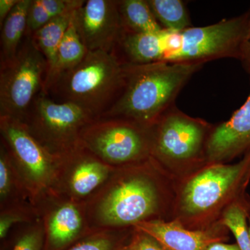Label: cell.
<instances>
[{"mask_svg":"<svg viewBox=\"0 0 250 250\" xmlns=\"http://www.w3.org/2000/svg\"><path fill=\"white\" fill-rule=\"evenodd\" d=\"M176 183L152 157L116 167L85 202L90 229H122L143 222L172 221Z\"/></svg>","mask_w":250,"mask_h":250,"instance_id":"1","label":"cell"},{"mask_svg":"<svg viewBox=\"0 0 250 250\" xmlns=\"http://www.w3.org/2000/svg\"><path fill=\"white\" fill-rule=\"evenodd\" d=\"M250 152L235 164H208L177 181L172 221L190 230L220 222L230 206L250 200Z\"/></svg>","mask_w":250,"mask_h":250,"instance_id":"2","label":"cell"},{"mask_svg":"<svg viewBox=\"0 0 250 250\" xmlns=\"http://www.w3.org/2000/svg\"><path fill=\"white\" fill-rule=\"evenodd\" d=\"M124 64V88L116 103L101 118H125L149 126H154L175 105L179 92L202 66L166 62Z\"/></svg>","mask_w":250,"mask_h":250,"instance_id":"3","label":"cell"},{"mask_svg":"<svg viewBox=\"0 0 250 250\" xmlns=\"http://www.w3.org/2000/svg\"><path fill=\"white\" fill-rule=\"evenodd\" d=\"M124 85L125 64L116 54L88 51L42 91L54 101L73 104L98 119L116 103Z\"/></svg>","mask_w":250,"mask_h":250,"instance_id":"4","label":"cell"},{"mask_svg":"<svg viewBox=\"0 0 250 250\" xmlns=\"http://www.w3.org/2000/svg\"><path fill=\"white\" fill-rule=\"evenodd\" d=\"M213 126L174 105L154 125L152 157L176 182L190 175L207 165V143Z\"/></svg>","mask_w":250,"mask_h":250,"instance_id":"5","label":"cell"},{"mask_svg":"<svg viewBox=\"0 0 250 250\" xmlns=\"http://www.w3.org/2000/svg\"><path fill=\"white\" fill-rule=\"evenodd\" d=\"M154 126L125 118H98L82 130L81 143L113 167L139 164L152 157Z\"/></svg>","mask_w":250,"mask_h":250,"instance_id":"6","label":"cell"},{"mask_svg":"<svg viewBox=\"0 0 250 250\" xmlns=\"http://www.w3.org/2000/svg\"><path fill=\"white\" fill-rule=\"evenodd\" d=\"M1 143L34 205L53 191L59 157L45 149L22 121L0 117Z\"/></svg>","mask_w":250,"mask_h":250,"instance_id":"7","label":"cell"},{"mask_svg":"<svg viewBox=\"0 0 250 250\" xmlns=\"http://www.w3.org/2000/svg\"><path fill=\"white\" fill-rule=\"evenodd\" d=\"M95 120L80 106L57 103L41 91L31 103L22 123L49 152L61 156L82 146L81 133Z\"/></svg>","mask_w":250,"mask_h":250,"instance_id":"8","label":"cell"},{"mask_svg":"<svg viewBox=\"0 0 250 250\" xmlns=\"http://www.w3.org/2000/svg\"><path fill=\"white\" fill-rule=\"evenodd\" d=\"M49 65L30 37H24L16 58L0 67V117L23 121L43 90Z\"/></svg>","mask_w":250,"mask_h":250,"instance_id":"9","label":"cell"},{"mask_svg":"<svg viewBox=\"0 0 250 250\" xmlns=\"http://www.w3.org/2000/svg\"><path fill=\"white\" fill-rule=\"evenodd\" d=\"M250 11L205 27H189L182 31V47L166 62L203 65L215 59L241 61L248 36Z\"/></svg>","mask_w":250,"mask_h":250,"instance_id":"10","label":"cell"},{"mask_svg":"<svg viewBox=\"0 0 250 250\" xmlns=\"http://www.w3.org/2000/svg\"><path fill=\"white\" fill-rule=\"evenodd\" d=\"M36 209L49 250L65 249L94 232L88 225L85 202L51 192L37 202Z\"/></svg>","mask_w":250,"mask_h":250,"instance_id":"11","label":"cell"},{"mask_svg":"<svg viewBox=\"0 0 250 250\" xmlns=\"http://www.w3.org/2000/svg\"><path fill=\"white\" fill-rule=\"evenodd\" d=\"M116 167L80 146L59 157L52 192L75 201L86 202L109 178Z\"/></svg>","mask_w":250,"mask_h":250,"instance_id":"12","label":"cell"},{"mask_svg":"<svg viewBox=\"0 0 250 250\" xmlns=\"http://www.w3.org/2000/svg\"><path fill=\"white\" fill-rule=\"evenodd\" d=\"M74 22L87 50L114 53L125 30L116 0H87L75 11Z\"/></svg>","mask_w":250,"mask_h":250,"instance_id":"13","label":"cell"},{"mask_svg":"<svg viewBox=\"0 0 250 250\" xmlns=\"http://www.w3.org/2000/svg\"><path fill=\"white\" fill-rule=\"evenodd\" d=\"M250 152V93L229 120L215 125L207 143V165L229 164Z\"/></svg>","mask_w":250,"mask_h":250,"instance_id":"14","label":"cell"},{"mask_svg":"<svg viewBox=\"0 0 250 250\" xmlns=\"http://www.w3.org/2000/svg\"><path fill=\"white\" fill-rule=\"evenodd\" d=\"M134 228L152 236L168 250H207L213 243L229 240V230L222 221L205 230H190L164 220L143 222Z\"/></svg>","mask_w":250,"mask_h":250,"instance_id":"15","label":"cell"},{"mask_svg":"<svg viewBox=\"0 0 250 250\" xmlns=\"http://www.w3.org/2000/svg\"><path fill=\"white\" fill-rule=\"evenodd\" d=\"M167 30L159 33H124L115 54L123 63L144 65L164 62Z\"/></svg>","mask_w":250,"mask_h":250,"instance_id":"16","label":"cell"},{"mask_svg":"<svg viewBox=\"0 0 250 250\" xmlns=\"http://www.w3.org/2000/svg\"><path fill=\"white\" fill-rule=\"evenodd\" d=\"M31 0H20L1 27L0 67L8 65L17 55L27 25V14Z\"/></svg>","mask_w":250,"mask_h":250,"instance_id":"17","label":"cell"},{"mask_svg":"<svg viewBox=\"0 0 250 250\" xmlns=\"http://www.w3.org/2000/svg\"><path fill=\"white\" fill-rule=\"evenodd\" d=\"M34 205L7 151L0 144V210Z\"/></svg>","mask_w":250,"mask_h":250,"instance_id":"18","label":"cell"},{"mask_svg":"<svg viewBox=\"0 0 250 250\" xmlns=\"http://www.w3.org/2000/svg\"><path fill=\"white\" fill-rule=\"evenodd\" d=\"M77 9L70 10L54 18L30 37L34 45L47 60L49 70L54 65L59 45Z\"/></svg>","mask_w":250,"mask_h":250,"instance_id":"19","label":"cell"},{"mask_svg":"<svg viewBox=\"0 0 250 250\" xmlns=\"http://www.w3.org/2000/svg\"><path fill=\"white\" fill-rule=\"evenodd\" d=\"M118 6L125 32L159 33L164 30L147 0H121L118 1Z\"/></svg>","mask_w":250,"mask_h":250,"instance_id":"20","label":"cell"},{"mask_svg":"<svg viewBox=\"0 0 250 250\" xmlns=\"http://www.w3.org/2000/svg\"><path fill=\"white\" fill-rule=\"evenodd\" d=\"M87 52L88 50L77 32L73 15L70 26L59 45L54 65L47 73L43 90L56 77L77 65L85 57Z\"/></svg>","mask_w":250,"mask_h":250,"instance_id":"21","label":"cell"},{"mask_svg":"<svg viewBox=\"0 0 250 250\" xmlns=\"http://www.w3.org/2000/svg\"><path fill=\"white\" fill-rule=\"evenodd\" d=\"M83 2L84 0H31L25 37H31L54 18L70 10L78 9Z\"/></svg>","mask_w":250,"mask_h":250,"instance_id":"22","label":"cell"},{"mask_svg":"<svg viewBox=\"0 0 250 250\" xmlns=\"http://www.w3.org/2000/svg\"><path fill=\"white\" fill-rule=\"evenodd\" d=\"M153 14L164 29L182 32L190 27L187 7L181 0H147Z\"/></svg>","mask_w":250,"mask_h":250,"instance_id":"23","label":"cell"},{"mask_svg":"<svg viewBox=\"0 0 250 250\" xmlns=\"http://www.w3.org/2000/svg\"><path fill=\"white\" fill-rule=\"evenodd\" d=\"M133 231L134 228L94 231L67 250H123Z\"/></svg>","mask_w":250,"mask_h":250,"instance_id":"24","label":"cell"},{"mask_svg":"<svg viewBox=\"0 0 250 250\" xmlns=\"http://www.w3.org/2000/svg\"><path fill=\"white\" fill-rule=\"evenodd\" d=\"M250 216V200L233 204L224 212L222 222L232 233L241 250H250L248 220Z\"/></svg>","mask_w":250,"mask_h":250,"instance_id":"25","label":"cell"},{"mask_svg":"<svg viewBox=\"0 0 250 250\" xmlns=\"http://www.w3.org/2000/svg\"><path fill=\"white\" fill-rule=\"evenodd\" d=\"M39 218L36 207L33 206L0 210V238H6L15 225L33 223Z\"/></svg>","mask_w":250,"mask_h":250,"instance_id":"26","label":"cell"},{"mask_svg":"<svg viewBox=\"0 0 250 250\" xmlns=\"http://www.w3.org/2000/svg\"><path fill=\"white\" fill-rule=\"evenodd\" d=\"M44 244V229L39 218L25 224V229L18 238L13 250H41Z\"/></svg>","mask_w":250,"mask_h":250,"instance_id":"27","label":"cell"},{"mask_svg":"<svg viewBox=\"0 0 250 250\" xmlns=\"http://www.w3.org/2000/svg\"><path fill=\"white\" fill-rule=\"evenodd\" d=\"M123 250H168L155 238L134 228L131 238Z\"/></svg>","mask_w":250,"mask_h":250,"instance_id":"28","label":"cell"},{"mask_svg":"<svg viewBox=\"0 0 250 250\" xmlns=\"http://www.w3.org/2000/svg\"><path fill=\"white\" fill-rule=\"evenodd\" d=\"M20 0H0V27Z\"/></svg>","mask_w":250,"mask_h":250,"instance_id":"29","label":"cell"},{"mask_svg":"<svg viewBox=\"0 0 250 250\" xmlns=\"http://www.w3.org/2000/svg\"><path fill=\"white\" fill-rule=\"evenodd\" d=\"M241 62H243V66L246 68L247 71L249 72L250 75V18L248 36H247L246 45H245L244 52H243Z\"/></svg>","mask_w":250,"mask_h":250,"instance_id":"30","label":"cell"},{"mask_svg":"<svg viewBox=\"0 0 250 250\" xmlns=\"http://www.w3.org/2000/svg\"><path fill=\"white\" fill-rule=\"evenodd\" d=\"M207 250H241L236 243L228 244L227 243H215L210 245Z\"/></svg>","mask_w":250,"mask_h":250,"instance_id":"31","label":"cell"}]
</instances>
